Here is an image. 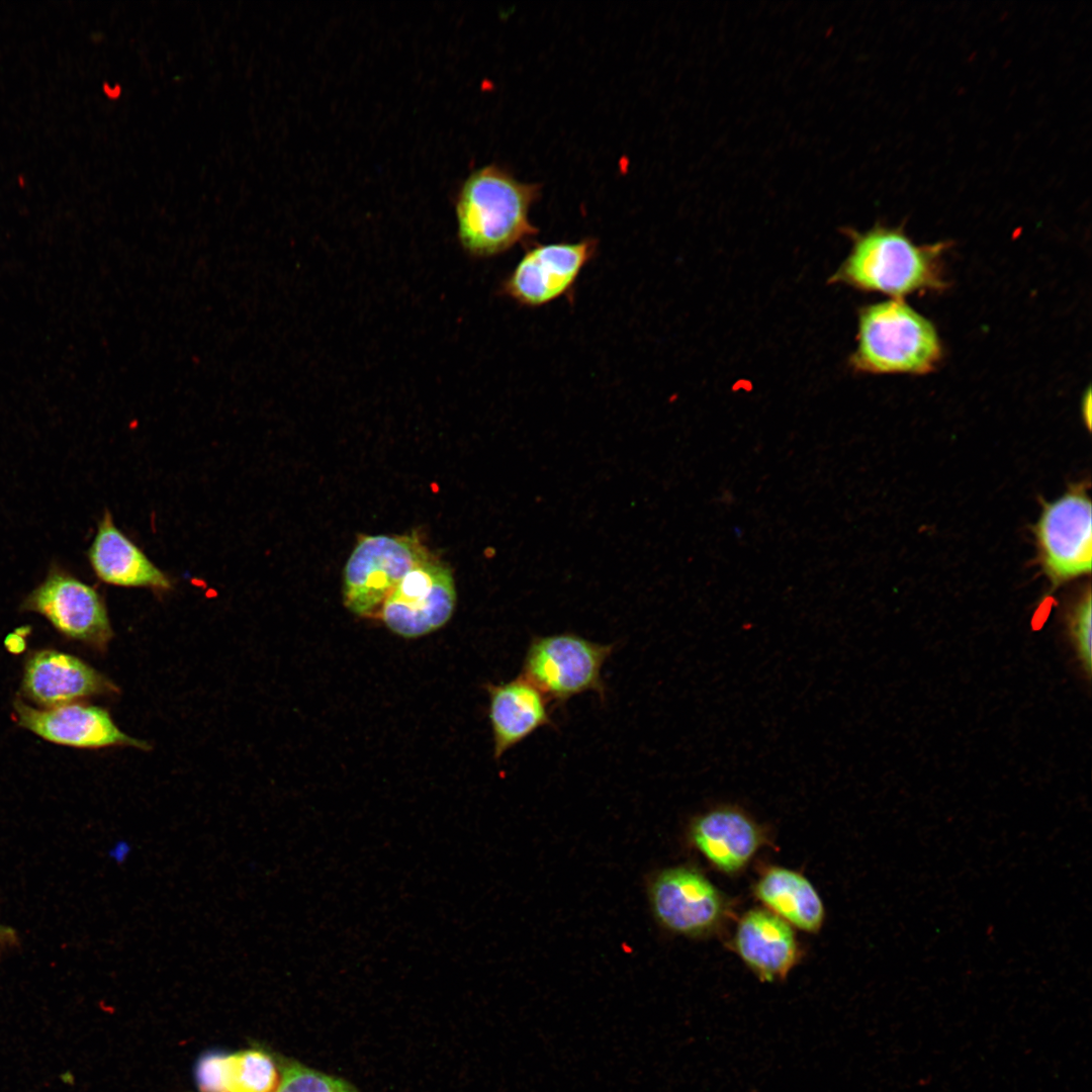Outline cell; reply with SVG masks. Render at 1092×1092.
Masks as SVG:
<instances>
[{"label": "cell", "mask_w": 1092, "mask_h": 1092, "mask_svg": "<svg viewBox=\"0 0 1092 1092\" xmlns=\"http://www.w3.org/2000/svg\"><path fill=\"white\" fill-rule=\"evenodd\" d=\"M852 246L830 282L862 291L903 296L945 288L942 255L948 243L917 245L903 228L876 224L860 233L847 229Z\"/></svg>", "instance_id": "1"}, {"label": "cell", "mask_w": 1092, "mask_h": 1092, "mask_svg": "<svg viewBox=\"0 0 1092 1092\" xmlns=\"http://www.w3.org/2000/svg\"><path fill=\"white\" fill-rule=\"evenodd\" d=\"M540 187L518 181L496 165L472 172L456 198L458 237L475 257H491L538 233L529 212Z\"/></svg>", "instance_id": "2"}, {"label": "cell", "mask_w": 1092, "mask_h": 1092, "mask_svg": "<svg viewBox=\"0 0 1092 1092\" xmlns=\"http://www.w3.org/2000/svg\"><path fill=\"white\" fill-rule=\"evenodd\" d=\"M942 358L934 325L902 299L862 307L850 366L858 372L924 374Z\"/></svg>", "instance_id": "3"}, {"label": "cell", "mask_w": 1092, "mask_h": 1092, "mask_svg": "<svg viewBox=\"0 0 1092 1092\" xmlns=\"http://www.w3.org/2000/svg\"><path fill=\"white\" fill-rule=\"evenodd\" d=\"M614 648L615 644L596 643L573 633L534 636L521 675L559 703L585 692L604 698L602 668Z\"/></svg>", "instance_id": "4"}, {"label": "cell", "mask_w": 1092, "mask_h": 1092, "mask_svg": "<svg viewBox=\"0 0 1092 1092\" xmlns=\"http://www.w3.org/2000/svg\"><path fill=\"white\" fill-rule=\"evenodd\" d=\"M429 555L416 535L361 536L344 568L345 606L358 616L379 614L404 575Z\"/></svg>", "instance_id": "5"}, {"label": "cell", "mask_w": 1092, "mask_h": 1092, "mask_svg": "<svg viewBox=\"0 0 1092 1092\" xmlns=\"http://www.w3.org/2000/svg\"><path fill=\"white\" fill-rule=\"evenodd\" d=\"M1091 500L1082 484L1043 505L1034 534L1040 565L1053 590L1091 572Z\"/></svg>", "instance_id": "6"}, {"label": "cell", "mask_w": 1092, "mask_h": 1092, "mask_svg": "<svg viewBox=\"0 0 1092 1092\" xmlns=\"http://www.w3.org/2000/svg\"><path fill=\"white\" fill-rule=\"evenodd\" d=\"M451 569L429 555L413 567L384 601L379 617L403 638H418L442 626L456 606Z\"/></svg>", "instance_id": "7"}, {"label": "cell", "mask_w": 1092, "mask_h": 1092, "mask_svg": "<svg viewBox=\"0 0 1092 1092\" xmlns=\"http://www.w3.org/2000/svg\"><path fill=\"white\" fill-rule=\"evenodd\" d=\"M20 607L40 614L65 636L96 647H104L112 637L99 593L56 562Z\"/></svg>", "instance_id": "8"}, {"label": "cell", "mask_w": 1092, "mask_h": 1092, "mask_svg": "<svg viewBox=\"0 0 1092 1092\" xmlns=\"http://www.w3.org/2000/svg\"><path fill=\"white\" fill-rule=\"evenodd\" d=\"M597 241L584 239L528 249L502 284V293L523 306L538 307L572 290L593 259Z\"/></svg>", "instance_id": "9"}, {"label": "cell", "mask_w": 1092, "mask_h": 1092, "mask_svg": "<svg viewBox=\"0 0 1092 1092\" xmlns=\"http://www.w3.org/2000/svg\"><path fill=\"white\" fill-rule=\"evenodd\" d=\"M650 902L657 920L682 934H700L713 928L723 913L718 890L700 873L673 868L660 873L650 888Z\"/></svg>", "instance_id": "10"}, {"label": "cell", "mask_w": 1092, "mask_h": 1092, "mask_svg": "<svg viewBox=\"0 0 1092 1092\" xmlns=\"http://www.w3.org/2000/svg\"><path fill=\"white\" fill-rule=\"evenodd\" d=\"M14 707L20 726L54 743L85 748L147 746L121 732L109 714L99 707L72 703L35 709L20 701H16Z\"/></svg>", "instance_id": "11"}, {"label": "cell", "mask_w": 1092, "mask_h": 1092, "mask_svg": "<svg viewBox=\"0 0 1092 1092\" xmlns=\"http://www.w3.org/2000/svg\"><path fill=\"white\" fill-rule=\"evenodd\" d=\"M112 690L113 686L101 673L67 653L37 651L29 656L24 667L22 691L43 708L72 704Z\"/></svg>", "instance_id": "12"}, {"label": "cell", "mask_w": 1092, "mask_h": 1092, "mask_svg": "<svg viewBox=\"0 0 1092 1092\" xmlns=\"http://www.w3.org/2000/svg\"><path fill=\"white\" fill-rule=\"evenodd\" d=\"M485 689L495 760L538 729L553 725L549 699L521 674L510 681L486 684Z\"/></svg>", "instance_id": "13"}, {"label": "cell", "mask_w": 1092, "mask_h": 1092, "mask_svg": "<svg viewBox=\"0 0 1092 1092\" xmlns=\"http://www.w3.org/2000/svg\"><path fill=\"white\" fill-rule=\"evenodd\" d=\"M88 560L95 575L107 584L157 590L171 587L166 573L115 526L108 511L98 522Z\"/></svg>", "instance_id": "14"}, {"label": "cell", "mask_w": 1092, "mask_h": 1092, "mask_svg": "<svg viewBox=\"0 0 1092 1092\" xmlns=\"http://www.w3.org/2000/svg\"><path fill=\"white\" fill-rule=\"evenodd\" d=\"M737 951L762 981L786 978L793 968L798 947L790 925L765 910H751L741 919L736 932Z\"/></svg>", "instance_id": "15"}, {"label": "cell", "mask_w": 1092, "mask_h": 1092, "mask_svg": "<svg viewBox=\"0 0 1092 1092\" xmlns=\"http://www.w3.org/2000/svg\"><path fill=\"white\" fill-rule=\"evenodd\" d=\"M699 850L717 868L732 873L755 853L760 835L757 825L734 807H718L699 816L691 828Z\"/></svg>", "instance_id": "16"}, {"label": "cell", "mask_w": 1092, "mask_h": 1092, "mask_svg": "<svg viewBox=\"0 0 1092 1092\" xmlns=\"http://www.w3.org/2000/svg\"><path fill=\"white\" fill-rule=\"evenodd\" d=\"M195 1076L202 1092H274L280 1072L267 1053L247 1050L204 1055Z\"/></svg>", "instance_id": "17"}, {"label": "cell", "mask_w": 1092, "mask_h": 1092, "mask_svg": "<svg viewBox=\"0 0 1092 1092\" xmlns=\"http://www.w3.org/2000/svg\"><path fill=\"white\" fill-rule=\"evenodd\" d=\"M756 896L784 920L805 931H817L824 917L823 904L811 883L783 868L769 869L755 887Z\"/></svg>", "instance_id": "18"}, {"label": "cell", "mask_w": 1092, "mask_h": 1092, "mask_svg": "<svg viewBox=\"0 0 1092 1092\" xmlns=\"http://www.w3.org/2000/svg\"><path fill=\"white\" fill-rule=\"evenodd\" d=\"M279 1068V1082L274 1092H357L342 1079L295 1062H285Z\"/></svg>", "instance_id": "19"}, {"label": "cell", "mask_w": 1092, "mask_h": 1092, "mask_svg": "<svg viewBox=\"0 0 1092 1092\" xmlns=\"http://www.w3.org/2000/svg\"><path fill=\"white\" fill-rule=\"evenodd\" d=\"M1091 590L1084 589L1067 613V630L1087 678L1091 677Z\"/></svg>", "instance_id": "20"}, {"label": "cell", "mask_w": 1092, "mask_h": 1092, "mask_svg": "<svg viewBox=\"0 0 1092 1092\" xmlns=\"http://www.w3.org/2000/svg\"><path fill=\"white\" fill-rule=\"evenodd\" d=\"M16 934L10 928L0 926V951L15 944Z\"/></svg>", "instance_id": "21"}]
</instances>
